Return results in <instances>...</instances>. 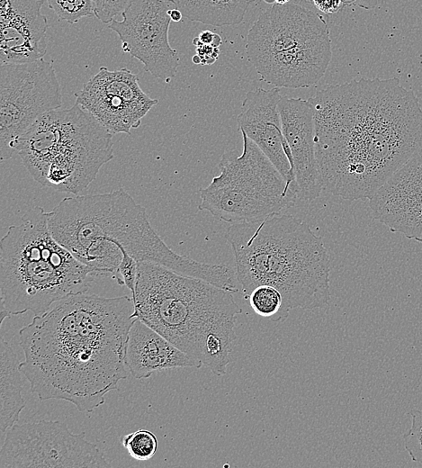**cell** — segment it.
<instances>
[{
  "instance_id": "5b68a950",
  "label": "cell",
  "mask_w": 422,
  "mask_h": 468,
  "mask_svg": "<svg viewBox=\"0 0 422 468\" xmlns=\"http://www.w3.org/2000/svg\"><path fill=\"white\" fill-rule=\"evenodd\" d=\"M225 238L245 299L256 287L267 284L280 291L288 311L328 305L330 258L322 238L302 220L279 213L234 223Z\"/></svg>"
},
{
  "instance_id": "3957f363",
  "label": "cell",
  "mask_w": 422,
  "mask_h": 468,
  "mask_svg": "<svg viewBox=\"0 0 422 468\" xmlns=\"http://www.w3.org/2000/svg\"><path fill=\"white\" fill-rule=\"evenodd\" d=\"M48 224L59 244L104 277H114L124 251L138 262L238 291L236 270L230 266L199 262L172 250L151 226L146 209L123 187L65 197L48 212Z\"/></svg>"
},
{
  "instance_id": "2e32d148",
  "label": "cell",
  "mask_w": 422,
  "mask_h": 468,
  "mask_svg": "<svg viewBox=\"0 0 422 468\" xmlns=\"http://www.w3.org/2000/svg\"><path fill=\"white\" fill-rule=\"evenodd\" d=\"M278 107L283 132L290 148L298 197L312 202L323 190L316 153L312 104L309 99L281 96Z\"/></svg>"
},
{
  "instance_id": "cb8c5ba5",
  "label": "cell",
  "mask_w": 422,
  "mask_h": 468,
  "mask_svg": "<svg viewBox=\"0 0 422 468\" xmlns=\"http://www.w3.org/2000/svg\"><path fill=\"white\" fill-rule=\"evenodd\" d=\"M49 8L68 23H76L84 17L94 16L92 0H46Z\"/></svg>"
},
{
  "instance_id": "8fae6325",
  "label": "cell",
  "mask_w": 422,
  "mask_h": 468,
  "mask_svg": "<svg viewBox=\"0 0 422 468\" xmlns=\"http://www.w3.org/2000/svg\"><path fill=\"white\" fill-rule=\"evenodd\" d=\"M177 7L174 0H133L108 27L121 42V50L141 62L145 71L169 82L180 63L179 53L170 46V11Z\"/></svg>"
},
{
  "instance_id": "d4e9b609",
  "label": "cell",
  "mask_w": 422,
  "mask_h": 468,
  "mask_svg": "<svg viewBox=\"0 0 422 468\" xmlns=\"http://www.w3.org/2000/svg\"><path fill=\"white\" fill-rule=\"evenodd\" d=\"M409 414L412 423L403 436L404 446L412 461L422 464V411L413 410Z\"/></svg>"
},
{
  "instance_id": "603a6c76",
  "label": "cell",
  "mask_w": 422,
  "mask_h": 468,
  "mask_svg": "<svg viewBox=\"0 0 422 468\" xmlns=\"http://www.w3.org/2000/svg\"><path fill=\"white\" fill-rule=\"evenodd\" d=\"M121 443L130 456L137 461L150 460L157 449V438L147 429H139L121 436Z\"/></svg>"
},
{
  "instance_id": "836d02e7",
  "label": "cell",
  "mask_w": 422,
  "mask_h": 468,
  "mask_svg": "<svg viewBox=\"0 0 422 468\" xmlns=\"http://www.w3.org/2000/svg\"><path fill=\"white\" fill-rule=\"evenodd\" d=\"M292 0H274V4H287L289 2H291Z\"/></svg>"
},
{
  "instance_id": "ffe728a7",
  "label": "cell",
  "mask_w": 422,
  "mask_h": 468,
  "mask_svg": "<svg viewBox=\"0 0 422 468\" xmlns=\"http://www.w3.org/2000/svg\"><path fill=\"white\" fill-rule=\"evenodd\" d=\"M21 362L12 346L0 342V432L1 437L19 421L26 403L22 397Z\"/></svg>"
},
{
  "instance_id": "30bf717a",
  "label": "cell",
  "mask_w": 422,
  "mask_h": 468,
  "mask_svg": "<svg viewBox=\"0 0 422 468\" xmlns=\"http://www.w3.org/2000/svg\"><path fill=\"white\" fill-rule=\"evenodd\" d=\"M85 436L58 420L16 423L2 442L0 468L110 467L101 450Z\"/></svg>"
},
{
  "instance_id": "7402d4cb",
  "label": "cell",
  "mask_w": 422,
  "mask_h": 468,
  "mask_svg": "<svg viewBox=\"0 0 422 468\" xmlns=\"http://www.w3.org/2000/svg\"><path fill=\"white\" fill-rule=\"evenodd\" d=\"M247 300L257 315L274 322L284 321L290 314L284 307L282 293L271 285L263 284L256 287Z\"/></svg>"
},
{
  "instance_id": "5bb4252c",
  "label": "cell",
  "mask_w": 422,
  "mask_h": 468,
  "mask_svg": "<svg viewBox=\"0 0 422 468\" xmlns=\"http://www.w3.org/2000/svg\"><path fill=\"white\" fill-rule=\"evenodd\" d=\"M373 218L422 243V148L369 199Z\"/></svg>"
},
{
  "instance_id": "4fadbf2b",
  "label": "cell",
  "mask_w": 422,
  "mask_h": 468,
  "mask_svg": "<svg viewBox=\"0 0 422 468\" xmlns=\"http://www.w3.org/2000/svg\"><path fill=\"white\" fill-rule=\"evenodd\" d=\"M75 96L76 103L112 134H130L158 104L141 89L138 76L126 68L109 70L101 67Z\"/></svg>"
},
{
  "instance_id": "277c9868",
  "label": "cell",
  "mask_w": 422,
  "mask_h": 468,
  "mask_svg": "<svg viewBox=\"0 0 422 468\" xmlns=\"http://www.w3.org/2000/svg\"><path fill=\"white\" fill-rule=\"evenodd\" d=\"M234 292L165 266L138 262L135 315L215 375L227 373L242 312Z\"/></svg>"
},
{
  "instance_id": "484cf974",
  "label": "cell",
  "mask_w": 422,
  "mask_h": 468,
  "mask_svg": "<svg viewBox=\"0 0 422 468\" xmlns=\"http://www.w3.org/2000/svg\"><path fill=\"white\" fill-rule=\"evenodd\" d=\"M133 0H92L94 16L102 22H111L130 5Z\"/></svg>"
},
{
  "instance_id": "7a4b0ae2",
  "label": "cell",
  "mask_w": 422,
  "mask_h": 468,
  "mask_svg": "<svg viewBox=\"0 0 422 468\" xmlns=\"http://www.w3.org/2000/svg\"><path fill=\"white\" fill-rule=\"evenodd\" d=\"M137 319L132 297L80 293L34 316L19 331L20 368L40 400H63L81 412L105 402L128 378L124 355Z\"/></svg>"
},
{
  "instance_id": "83f0119b",
  "label": "cell",
  "mask_w": 422,
  "mask_h": 468,
  "mask_svg": "<svg viewBox=\"0 0 422 468\" xmlns=\"http://www.w3.org/2000/svg\"><path fill=\"white\" fill-rule=\"evenodd\" d=\"M193 44L196 47V54L201 58V65H212L219 58L220 49L211 45L199 42L195 37Z\"/></svg>"
},
{
  "instance_id": "1f68e13d",
  "label": "cell",
  "mask_w": 422,
  "mask_h": 468,
  "mask_svg": "<svg viewBox=\"0 0 422 468\" xmlns=\"http://www.w3.org/2000/svg\"><path fill=\"white\" fill-rule=\"evenodd\" d=\"M169 15L173 22H181L182 18L184 17L182 12L177 7L173 8L170 11Z\"/></svg>"
},
{
  "instance_id": "44dd1931",
  "label": "cell",
  "mask_w": 422,
  "mask_h": 468,
  "mask_svg": "<svg viewBox=\"0 0 422 468\" xmlns=\"http://www.w3.org/2000/svg\"><path fill=\"white\" fill-rule=\"evenodd\" d=\"M183 16L212 26L237 25L243 22L255 0H174Z\"/></svg>"
},
{
  "instance_id": "4316f807",
  "label": "cell",
  "mask_w": 422,
  "mask_h": 468,
  "mask_svg": "<svg viewBox=\"0 0 422 468\" xmlns=\"http://www.w3.org/2000/svg\"><path fill=\"white\" fill-rule=\"evenodd\" d=\"M113 278L120 285L126 286L132 297L138 278V261L122 251V257Z\"/></svg>"
},
{
  "instance_id": "6da1fadb",
  "label": "cell",
  "mask_w": 422,
  "mask_h": 468,
  "mask_svg": "<svg viewBox=\"0 0 422 468\" xmlns=\"http://www.w3.org/2000/svg\"><path fill=\"white\" fill-rule=\"evenodd\" d=\"M323 190L370 199L422 148V108L399 78H361L309 98Z\"/></svg>"
},
{
  "instance_id": "8992f818",
  "label": "cell",
  "mask_w": 422,
  "mask_h": 468,
  "mask_svg": "<svg viewBox=\"0 0 422 468\" xmlns=\"http://www.w3.org/2000/svg\"><path fill=\"white\" fill-rule=\"evenodd\" d=\"M96 277L104 276L59 244L48 212L34 206L0 241L1 325L12 315H40L63 299L85 293Z\"/></svg>"
},
{
  "instance_id": "f1b7e54d",
  "label": "cell",
  "mask_w": 422,
  "mask_h": 468,
  "mask_svg": "<svg viewBox=\"0 0 422 468\" xmlns=\"http://www.w3.org/2000/svg\"><path fill=\"white\" fill-rule=\"evenodd\" d=\"M320 12L328 14L336 13L344 4V0H311Z\"/></svg>"
},
{
  "instance_id": "d6a6232c",
  "label": "cell",
  "mask_w": 422,
  "mask_h": 468,
  "mask_svg": "<svg viewBox=\"0 0 422 468\" xmlns=\"http://www.w3.org/2000/svg\"><path fill=\"white\" fill-rule=\"evenodd\" d=\"M192 60H193V62L194 64H196V65H201V58H200V57H199L197 54H195V55L193 57Z\"/></svg>"
},
{
  "instance_id": "f546056e",
  "label": "cell",
  "mask_w": 422,
  "mask_h": 468,
  "mask_svg": "<svg viewBox=\"0 0 422 468\" xmlns=\"http://www.w3.org/2000/svg\"><path fill=\"white\" fill-rule=\"evenodd\" d=\"M195 39L202 44L211 45L217 48H219L222 43L221 37L209 30L201 32Z\"/></svg>"
},
{
  "instance_id": "7c38bea8",
  "label": "cell",
  "mask_w": 422,
  "mask_h": 468,
  "mask_svg": "<svg viewBox=\"0 0 422 468\" xmlns=\"http://www.w3.org/2000/svg\"><path fill=\"white\" fill-rule=\"evenodd\" d=\"M326 40H330L328 22L312 1L292 0L274 4L260 14L247 34L245 48L254 66Z\"/></svg>"
},
{
  "instance_id": "9a60e30c",
  "label": "cell",
  "mask_w": 422,
  "mask_h": 468,
  "mask_svg": "<svg viewBox=\"0 0 422 468\" xmlns=\"http://www.w3.org/2000/svg\"><path fill=\"white\" fill-rule=\"evenodd\" d=\"M281 96L279 87L275 86L247 92L237 122L238 131H243L263 151L287 185L295 189L290 148L283 132L278 107Z\"/></svg>"
},
{
  "instance_id": "4dcf8cb0",
  "label": "cell",
  "mask_w": 422,
  "mask_h": 468,
  "mask_svg": "<svg viewBox=\"0 0 422 468\" xmlns=\"http://www.w3.org/2000/svg\"><path fill=\"white\" fill-rule=\"evenodd\" d=\"M344 4L357 5L364 9H373L378 4V0H344Z\"/></svg>"
},
{
  "instance_id": "ac0fdd59",
  "label": "cell",
  "mask_w": 422,
  "mask_h": 468,
  "mask_svg": "<svg viewBox=\"0 0 422 468\" xmlns=\"http://www.w3.org/2000/svg\"><path fill=\"white\" fill-rule=\"evenodd\" d=\"M124 360L136 379L148 378L155 372L167 369L202 366L138 318L128 333Z\"/></svg>"
},
{
  "instance_id": "d6986e66",
  "label": "cell",
  "mask_w": 422,
  "mask_h": 468,
  "mask_svg": "<svg viewBox=\"0 0 422 468\" xmlns=\"http://www.w3.org/2000/svg\"><path fill=\"white\" fill-rule=\"evenodd\" d=\"M331 58V40H326L291 54L273 56L253 67L260 80L275 87L304 88L323 77Z\"/></svg>"
},
{
  "instance_id": "9c48e42d",
  "label": "cell",
  "mask_w": 422,
  "mask_h": 468,
  "mask_svg": "<svg viewBox=\"0 0 422 468\" xmlns=\"http://www.w3.org/2000/svg\"><path fill=\"white\" fill-rule=\"evenodd\" d=\"M62 106L60 85L52 64L40 58L1 64L0 159H9L14 142L43 114Z\"/></svg>"
},
{
  "instance_id": "52a82bcc",
  "label": "cell",
  "mask_w": 422,
  "mask_h": 468,
  "mask_svg": "<svg viewBox=\"0 0 422 468\" xmlns=\"http://www.w3.org/2000/svg\"><path fill=\"white\" fill-rule=\"evenodd\" d=\"M40 184L78 194L114 158L112 133L80 104L40 117L13 144Z\"/></svg>"
},
{
  "instance_id": "ba28073f",
  "label": "cell",
  "mask_w": 422,
  "mask_h": 468,
  "mask_svg": "<svg viewBox=\"0 0 422 468\" xmlns=\"http://www.w3.org/2000/svg\"><path fill=\"white\" fill-rule=\"evenodd\" d=\"M242 151L224 152L220 174L200 189L201 211L231 224L250 222L281 213L295 204L298 194L289 187L273 163L243 132Z\"/></svg>"
},
{
  "instance_id": "e0dca14e",
  "label": "cell",
  "mask_w": 422,
  "mask_h": 468,
  "mask_svg": "<svg viewBox=\"0 0 422 468\" xmlns=\"http://www.w3.org/2000/svg\"><path fill=\"white\" fill-rule=\"evenodd\" d=\"M44 1H0L1 64L32 62L46 55L49 22L40 11Z\"/></svg>"
}]
</instances>
